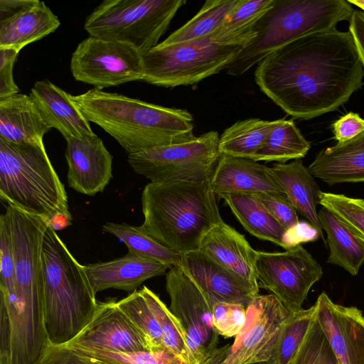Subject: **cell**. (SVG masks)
<instances>
[{
    "label": "cell",
    "instance_id": "36",
    "mask_svg": "<svg viewBox=\"0 0 364 364\" xmlns=\"http://www.w3.org/2000/svg\"><path fill=\"white\" fill-rule=\"evenodd\" d=\"M160 326L166 350L191 364V358L183 328L169 308L151 289H140Z\"/></svg>",
    "mask_w": 364,
    "mask_h": 364
},
{
    "label": "cell",
    "instance_id": "13",
    "mask_svg": "<svg viewBox=\"0 0 364 364\" xmlns=\"http://www.w3.org/2000/svg\"><path fill=\"white\" fill-rule=\"evenodd\" d=\"M255 270L259 287L290 311L302 309L310 289L323 276L320 264L301 245L284 252L257 251Z\"/></svg>",
    "mask_w": 364,
    "mask_h": 364
},
{
    "label": "cell",
    "instance_id": "28",
    "mask_svg": "<svg viewBox=\"0 0 364 364\" xmlns=\"http://www.w3.org/2000/svg\"><path fill=\"white\" fill-rule=\"evenodd\" d=\"M218 198L225 200L237 220L251 235L284 248L282 239L287 230L257 194H223Z\"/></svg>",
    "mask_w": 364,
    "mask_h": 364
},
{
    "label": "cell",
    "instance_id": "38",
    "mask_svg": "<svg viewBox=\"0 0 364 364\" xmlns=\"http://www.w3.org/2000/svg\"><path fill=\"white\" fill-rule=\"evenodd\" d=\"M316 311V310H315ZM337 361L316 315L289 364H336Z\"/></svg>",
    "mask_w": 364,
    "mask_h": 364
},
{
    "label": "cell",
    "instance_id": "50",
    "mask_svg": "<svg viewBox=\"0 0 364 364\" xmlns=\"http://www.w3.org/2000/svg\"><path fill=\"white\" fill-rule=\"evenodd\" d=\"M72 215L69 213H58L53 215L48 222V225L53 230H61L71 225Z\"/></svg>",
    "mask_w": 364,
    "mask_h": 364
},
{
    "label": "cell",
    "instance_id": "15",
    "mask_svg": "<svg viewBox=\"0 0 364 364\" xmlns=\"http://www.w3.org/2000/svg\"><path fill=\"white\" fill-rule=\"evenodd\" d=\"M117 301L113 299L98 301L91 321L65 346L123 353L149 350L144 338L118 306Z\"/></svg>",
    "mask_w": 364,
    "mask_h": 364
},
{
    "label": "cell",
    "instance_id": "37",
    "mask_svg": "<svg viewBox=\"0 0 364 364\" xmlns=\"http://www.w3.org/2000/svg\"><path fill=\"white\" fill-rule=\"evenodd\" d=\"M0 302L10 316L16 309V268L10 216L6 210L0 217Z\"/></svg>",
    "mask_w": 364,
    "mask_h": 364
},
{
    "label": "cell",
    "instance_id": "17",
    "mask_svg": "<svg viewBox=\"0 0 364 364\" xmlns=\"http://www.w3.org/2000/svg\"><path fill=\"white\" fill-rule=\"evenodd\" d=\"M68 183L78 193L93 196L112 178L113 157L96 134L66 139Z\"/></svg>",
    "mask_w": 364,
    "mask_h": 364
},
{
    "label": "cell",
    "instance_id": "16",
    "mask_svg": "<svg viewBox=\"0 0 364 364\" xmlns=\"http://www.w3.org/2000/svg\"><path fill=\"white\" fill-rule=\"evenodd\" d=\"M315 315L338 364H364V316L354 306L334 303L322 292Z\"/></svg>",
    "mask_w": 364,
    "mask_h": 364
},
{
    "label": "cell",
    "instance_id": "2",
    "mask_svg": "<svg viewBox=\"0 0 364 364\" xmlns=\"http://www.w3.org/2000/svg\"><path fill=\"white\" fill-rule=\"evenodd\" d=\"M85 118L132 154L193 139V119L186 109L166 107L92 88L72 95Z\"/></svg>",
    "mask_w": 364,
    "mask_h": 364
},
{
    "label": "cell",
    "instance_id": "49",
    "mask_svg": "<svg viewBox=\"0 0 364 364\" xmlns=\"http://www.w3.org/2000/svg\"><path fill=\"white\" fill-rule=\"evenodd\" d=\"M230 345L217 348L203 364H230L228 355Z\"/></svg>",
    "mask_w": 364,
    "mask_h": 364
},
{
    "label": "cell",
    "instance_id": "9",
    "mask_svg": "<svg viewBox=\"0 0 364 364\" xmlns=\"http://www.w3.org/2000/svg\"><path fill=\"white\" fill-rule=\"evenodd\" d=\"M245 47L217 43L210 36L169 46L159 43L142 53L143 80L166 87L193 85L227 68Z\"/></svg>",
    "mask_w": 364,
    "mask_h": 364
},
{
    "label": "cell",
    "instance_id": "12",
    "mask_svg": "<svg viewBox=\"0 0 364 364\" xmlns=\"http://www.w3.org/2000/svg\"><path fill=\"white\" fill-rule=\"evenodd\" d=\"M70 70L77 81L102 90L143 80L142 53L122 42L89 36L72 54Z\"/></svg>",
    "mask_w": 364,
    "mask_h": 364
},
{
    "label": "cell",
    "instance_id": "20",
    "mask_svg": "<svg viewBox=\"0 0 364 364\" xmlns=\"http://www.w3.org/2000/svg\"><path fill=\"white\" fill-rule=\"evenodd\" d=\"M215 196L282 193L270 167L250 159L222 154L210 178Z\"/></svg>",
    "mask_w": 364,
    "mask_h": 364
},
{
    "label": "cell",
    "instance_id": "48",
    "mask_svg": "<svg viewBox=\"0 0 364 364\" xmlns=\"http://www.w3.org/2000/svg\"><path fill=\"white\" fill-rule=\"evenodd\" d=\"M38 1V0H0V21L17 14Z\"/></svg>",
    "mask_w": 364,
    "mask_h": 364
},
{
    "label": "cell",
    "instance_id": "14",
    "mask_svg": "<svg viewBox=\"0 0 364 364\" xmlns=\"http://www.w3.org/2000/svg\"><path fill=\"white\" fill-rule=\"evenodd\" d=\"M289 313L272 294L253 297L246 306L245 323L230 345V364L267 362Z\"/></svg>",
    "mask_w": 364,
    "mask_h": 364
},
{
    "label": "cell",
    "instance_id": "18",
    "mask_svg": "<svg viewBox=\"0 0 364 364\" xmlns=\"http://www.w3.org/2000/svg\"><path fill=\"white\" fill-rule=\"evenodd\" d=\"M181 265L213 304L225 301L247 306L259 295V291L200 250L181 255Z\"/></svg>",
    "mask_w": 364,
    "mask_h": 364
},
{
    "label": "cell",
    "instance_id": "47",
    "mask_svg": "<svg viewBox=\"0 0 364 364\" xmlns=\"http://www.w3.org/2000/svg\"><path fill=\"white\" fill-rule=\"evenodd\" d=\"M348 22L349 32L364 72V11L354 10Z\"/></svg>",
    "mask_w": 364,
    "mask_h": 364
},
{
    "label": "cell",
    "instance_id": "25",
    "mask_svg": "<svg viewBox=\"0 0 364 364\" xmlns=\"http://www.w3.org/2000/svg\"><path fill=\"white\" fill-rule=\"evenodd\" d=\"M270 171L297 213L316 230L319 237L325 241L316 210L321 191L301 159L289 163H275L270 168Z\"/></svg>",
    "mask_w": 364,
    "mask_h": 364
},
{
    "label": "cell",
    "instance_id": "24",
    "mask_svg": "<svg viewBox=\"0 0 364 364\" xmlns=\"http://www.w3.org/2000/svg\"><path fill=\"white\" fill-rule=\"evenodd\" d=\"M50 129L30 95L18 93L0 100V139L43 144V136Z\"/></svg>",
    "mask_w": 364,
    "mask_h": 364
},
{
    "label": "cell",
    "instance_id": "39",
    "mask_svg": "<svg viewBox=\"0 0 364 364\" xmlns=\"http://www.w3.org/2000/svg\"><path fill=\"white\" fill-rule=\"evenodd\" d=\"M70 348L108 364H189L166 349L123 353L104 350Z\"/></svg>",
    "mask_w": 364,
    "mask_h": 364
},
{
    "label": "cell",
    "instance_id": "52",
    "mask_svg": "<svg viewBox=\"0 0 364 364\" xmlns=\"http://www.w3.org/2000/svg\"><path fill=\"white\" fill-rule=\"evenodd\" d=\"M248 364H268L267 362H255V363H251Z\"/></svg>",
    "mask_w": 364,
    "mask_h": 364
},
{
    "label": "cell",
    "instance_id": "19",
    "mask_svg": "<svg viewBox=\"0 0 364 364\" xmlns=\"http://www.w3.org/2000/svg\"><path fill=\"white\" fill-rule=\"evenodd\" d=\"M95 294L108 289L133 292L146 279L164 274L170 267L130 252L108 262L84 265Z\"/></svg>",
    "mask_w": 364,
    "mask_h": 364
},
{
    "label": "cell",
    "instance_id": "30",
    "mask_svg": "<svg viewBox=\"0 0 364 364\" xmlns=\"http://www.w3.org/2000/svg\"><path fill=\"white\" fill-rule=\"evenodd\" d=\"M276 120L258 118L239 120L227 128L219 138L221 154L252 159L264 145Z\"/></svg>",
    "mask_w": 364,
    "mask_h": 364
},
{
    "label": "cell",
    "instance_id": "5",
    "mask_svg": "<svg viewBox=\"0 0 364 364\" xmlns=\"http://www.w3.org/2000/svg\"><path fill=\"white\" fill-rule=\"evenodd\" d=\"M44 328L50 344L63 346L89 323L98 306L85 273L48 225L42 245Z\"/></svg>",
    "mask_w": 364,
    "mask_h": 364
},
{
    "label": "cell",
    "instance_id": "4",
    "mask_svg": "<svg viewBox=\"0 0 364 364\" xmlns=\"http://www.w3.org/2000/svg\"><path fill=\"white\" fill-rule=\"evenodd\" d=\"M141 228L178 255L198 250L223 220L210 179L147 183L141 194Z\"/></svg>",
    "mask_w": 364,
    "mask_h": 364
},
{
    "label": "cell",
    "instance_id": "22",
    "mask_svg": "<svg viewBox=\"0 0 364 364\" xmlns=\"http://www.w3.org/2000/svg\"><path fill=\"white\" fill-rule=\"evenodd\" d=\"M30 95L48 126L57 129L65 140L95 134L90 122L72 100L71 95L48 79L36 81Z\"/></svg>",
    "mask_w": 364,
    "mask_h": 364
},
{
    "label": "cell",
    "instance_id": "26",
    "mask_svg": "<svg viewBox=\"0 0 364 364\" xmlns=\"http://www.w3.org/2000/svg\"><path fill=\"white\" fill-rule=\"evenodd\" d=\"M60 25L58 16L38 1L17 14L0 21V48L21 50L28 44L54 32Z\"/></svg>",
    "mask_w": 364,
    "mask_h": 364
},
{
    "label": "cell",
    "instance_id": "40",
    "mask_svg": "<svg viewBox=\"0 0 364 364\" xmlns=\"http://www.w3.org/2000/svg\"><path fill=\"white\" fill-rule=\"evenodd\" d=\"M318 204L331 211L364 239V199L321 191Z\"/></svg>",
    "mask_w": 364,
    "mask_h": 364
},
{
    "label": "cell",
    "instance_id": "41",
    "mask_svg": "<svg viewBox=\"0 0 364 364\" xmlns=\"http://www.w3.org/2000/svg\"><path fill=\"white\" fill-rule=\"evenodd\" d=\"M213 321L219 336L235 337L246 320V306L237 303L218 301L213 304Z\"/></svg>",
    "mask_w": 364,
    "mask_h": 364
},
{
    "label": "cell",
    "instance_id": "53",
    "mask_svg": "<svg viewBox=\"0 0 364 364\" xmlns=\"http://www.w3.org/2000/svg\"><path fill=\"white\" fill-rule=\"evenodd\" d=\"M336 364H338V363H336Z\"/></svg>",
    "mask_w": 364,
    "mask_h": 364
},
{
    "label": "cell",
    "instance_id": "3",
    "mask_svg": "<svg viewBox=\"0 0 364 364\" xmlns=\"http://www.w3.org/2000/svg\"><path fill=\"white\" fill-rule=\"evenodd\" d=\"M16 268V309L9 316L12 364H34L49 344L44 328L42 245L48 223L8 205Z\"/></svg>",
    "mask_w": 364,
    "mask_h": 364
},
{
    "label": "cell",
    "instance_id": "32",
    "mask_svg": "<svg viewBox=\"0 0 364 364\" xmlns=\"http://www.w3.org/2000/svg\"><path fill=\"white\" fill-rule=\"evenodd\" d=\"M239 0H208L198 12L181 28L173 32L162 46L178 44L210 36Z\"/></svg>",
    "mask_w": 364,
    "mask_h": 364
},
{
    "label": "cell",
    "instance_id": "45",
    "mask_svg": "<svg viewBox=\"0 0 364 364\" xmlns=\"http://www.w3.org/2000/svg\"><path fill=\"white\" fill-rule=\"evenodd\" d=\"M334 138L338 142L348 141L364 132V119L354 112H348L332 124Z\"/></svg>",
    "mask_w": 364,
    "mask_h": 364
},
{
    "label": "cell",
    "instance_id": "21",
    "mask_svg": "<svg viewBox=\"0 0 364 364\" xmlns=\"http://www.w3.org/2000/svg\"><path fill=\"white\" fill-rule=\"evenodd\" d=\"M199 250L259 291L255 270L257 250L234 228L221 220L205 235Z\"/></svg>",
    "mask_w": 364,
    "mask_h": 364
},
{
    "label": "cell",
    "instance_id": "10",
    "mask_svg": "<svg viewBox=\"0 0 364 364\" xmlns=\"http://www.w3.org/2000/svg\"><path fill=\"white\" fill-rule=\"evenodd\" d=\"M219 138L216 131H210L188 141L128 154V162L153 183L208 180L222 155Z\"/></svg>",
    "mask_w": 364,
    "mask_h": 364
},
{
    "label": "cell",
    "instance_id": "42",
    "mask_svg": "<svg viewBox=\"0 0 364 364\" xmlns=\"http://www.w3.org/2000/svg\"><path fill=\"white\" fill-rule=\"evenodd\" d=\"M257 195L286 230L299 223L296 210L284 193H262Z\"/></svg>",
    "mask_w": 364,
    "mask_h": 364
},
{
    "label": "cell",
    "instance_id": "31",
    "mask_svg": "<svg viewBox=\"0 0 364 364\" xmlns=\"http://www.w3.org/2000/svg\"><path fill=\"white\" fill-rule=\"evenodd\" d=\"M310 147L292 119H280L252 160L285 163L304 157Z\"/></svg>",
    "mask_w": 364,
    "mask_h": 364
},
{
    "label": "cell",
    "instance_id": "11",
    "mask_svg": "<svg viewBox=\"0 0 364 364\" xmlns=\"http://www.w3.org/2000/svg\"><path fill=\"white\" fill-rule=\"evenodd\" d=\"M166 289L169 309L184 331L191 364H203L218 348L219 341L213 321V304L181 264L168 269Z\"/></svg>",
    "mask_w": 364,
    "mask_h": 364
},
{
    "label": "cell",
    "instance_id": "51",
    "mask_svg": "<svg viewBox=\"0 0 364 364\" xmlns=\"http://www.w3.org/2000/svg\"><path fill=\"white\" fill-rule=\"evenodd\" d=\"M351 5L356 6L364 11V0H348Z\"/></svg>",
    "mask_w": 364,
    "mask_h": 364
},
{
    "label": "cell",
    "instance_id": "7",
    "mask_svg": "<svg viewBox=\"0 0 364 364\" xmlns=\"http://www.w3.org/2000/svg\"><path fill=\"white\" fill-rule=\"evenodd\" d=\"M0 198L47 223L56 214L70 213L64 185L44 144L0 139Z\"/></svg>",
    "mask_w": 364,
    "mask_h": 364
},
{
    "label": "cell",
    "instance_id": "46",
    "mask_svg": "<svg viewBox=\"0 0 364 364\" xmlns=\"http://www.w3.org/2000/svg\"><path fill=\"white\" fill-rule=\"evenodd\" d=\"M319 237L316 230L308 222H299L297 225L286 230L283 236L284 250L300 245L302 242L315 240Z\"/></svg>",
    "mask_w": 364,
    "mask_h": 364
},
{
    "label": "cell",
    "instance_id": "23",
    "mask_svg": "<svg viewBox=\"0 0 364 364\" xmlns=\"http://www.w3.org/2000/svg\"><path fill=\"white\" fill-rule=\"evenodd\" d=\"M308 168L314 178L330 186L364 182V132L322 149Z\"/></svg>",
    "mask_w": 364,
    "mask_h": 364
},
{
    "label": "cell",
    "instance_id": "6",
    "mask_svg": "<svg viewBox=\"0 0 364 364\" xmlns=\"http://www.w3.org/2000/svg\"><path fill=\"white\" fill-rule=\"evenodd\" d=\"M353 11L346 0H276L253 27L256 37L228 66L227 72L241 75L282 46L349 21Z\"/></svg>",
    "mask_w": 364,
    "mask_h": 364
},
{
    "label": "cell",
    "instance_id": "27",
    "mask_svg": "<svg viewBox=\"0 0 364 364\" xmlns=\"http://www.w3.org/2000/svg\"><path fill=\"white\" fill-rule=\"evenodd\" d=\"M318 218L322 230L326 233L329 247L327 263L356 276L364 263V239L324 207L318 210Z\"/></svg>",
    "mask_w": 364,
    "mask_h": 364
},
{
    "label": "cell",
    "instance_id": "33",
    "mask_svg": "<svg viewBox=\"0 0 364 364\" xmlns=\"http://www.w3.org/2000/svg\"><path fill=\"white\" fill-rule=\"evenodd\" d=\"M102 230L117 237L128 247L129 252L152 259L168 265L170 268L181 264V255L164 247L141 226L125 223H106Z\"/></svg>",
    "mask_w": 364,
    "mask_h": 364
},
{
    "label": "cell",
    "instance_id": "35",
    "mask_svg": "<svg viewBox=\"0 0 364 364\" xmlns=\"http://www.w3.org/2000/svg\"><path fill=\"white\" fill-rule=\"evenodd\" d=\"M144 338L149 351L166 349L159 323L141 290H136L117 301Z\"/></svg>",
    "mask_w": 364,
    "mask_h": 364
},
{
    "label": "cell",
    "instance_id": "8",
    "mask_svg": "<svg viewBox=\"0 0 364 364\" xmlns=\"http://www.w3.org/2000/svg\"><path fill=\"white\" fill-rule=\"evenodd\" d=\"M183 0H105L86 18L84 28L100 38L127 43L141 53L166 31Z\"/></svg>",
    "mask_w": 364,
    "mask_h": 364
},
{
    "label": "cell",
    "instance_id": "34",
    "mask_svg": "<svg viewBox=\"0 0 364 364\" xmlns=\"http://www.w3.org/2000/svg\"><path fill=\"white\" fill-rule=\"evenodd\" d=\"M314 304L307 309L290 311L284 321L268 364H289L314 317Z\"/></svg>",
    "mask_w": 364,
    "mask_h": 364
},
{
    "label": "cell",
    "instance_id": "44",
    "mask_svg": "<svg viewBox=\"0 0 364 364\" xmlns=\"http://www.w3.org/2000/svg\"><path fill=\"white\" fill-rule=\"evenodd\" d=\"M20 50L0 48V100L19 93L13 77V68Z\"/></svg>",
    "mask_w": 364,
    "mask_h": 364
},
{
    "label": "cell",
    "instance_id": "1",
    "mask_svg": "<svg viewBox=\"0 0 364 364\" xmlns=\"http://www.w3.org/2000/svg\"><path fill=\"white\" fill-rule=\"evenodd\" d=\"M364 75L349 31L336 28L296 39L257 63L262 92L294 118L333 112L360 88Z\"/></svg>",
    "mask_w": 364,
    "mask_h": 364
},
{
    "label": "cell",
    "instance_id": "29",
    "mask_svg": "<svg viewBox=\"0 0 364 364\" xmlns=\"http://www.w3.org/2000/svg\"><path fill=\"white\" fill-rule=\"evenodd\" d=\"M275 2L276 0H239L210 35V39L220 44L246 46L257 36L253 27L273 8Z\"/></svg>",
    "mask_w": 364,
    "mask_h": 364
},
{
    "label": "cell",
    "instance_id": "43",
    "mask_svg": "<svg viewBox=\"0 0 364 364\" xmlns=\"http://www.w3.org/2000/svg\"><path fill=\"white\" fill-rule=\"evenodd\" d=\"M34 364H108L63 346L48 344Z\"/></svg>",
    "mask_w": 364,
    "mask_h": 364
}]
</instances>
